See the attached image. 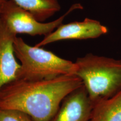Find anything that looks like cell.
I'll use <instances>...</instances> for the list:
<instances>
[{
  "mask_svg": "<svg viewBox=\"0 0 121 121\" xmlns=\"http://www.w3.org/2000/svg\"><path fill=\"white\" fill-rule=\"evenodd\" d=\"M75 63V75L82 80L93 103L121 91V60L87 53Z\"/></svg>",
  "mask_w": 121,
  "mask_h": 121,
  "instance_id": "7a4b0ae2",
  "label": "cell"
},
{
  "mask_svg": "<svg viewBox=\"0 0 121 121\" xmlns=\"http://www.w3.org/2000/svg\"><path fill=\"white\" fill-rule=\"evenodd\" d=\"M89 121H121V91L112 98L93 103Z\"/></svg>",
  "mask_w": 121,
  "mask_h": 121,
  "instance_id": "ba28073f",
  "label": "cell"
},
{
  "mask_svg": "<svg viewBox=\"0 0 121 121\" xmlns=\"http://www.w3.org/2000/svg\"><path fill=\"white\" fill-rule=\"evenodd\" d=\"M93 103L84 85L67 95L51 121H89Z\"/></svg>",
  "mask_w": 121,
  "mask_h": 121,
  "instance_id": "8992f818",
  "label": "cell"
},
{
  "mask_svg": "<svg viewBox=\"0 0 121 121\" xmlns=\"http://www.w3.org/2000/svg\"><path fill=\"white\" fill-rule=\"evenodd\" d=\"M13 46L15 54L21 66L18 79L36 81L75 75V62L42 47L31 46L22 38L16 37Z\"/></svg>",
  "mask_w": 121,
  "mask_h": 121,
  "instance_id": "3957f363",
  "label": "cell"
},
{
  "mask_svg": "<svg viewBox=\"0 0 121 121\" xmlns=\"http://www.w3.org/2000/svg\"><path fill=\"white\" fill-rule=\"evenodd\" d=\"M7 1V0H0V4H4V2Z\"/></svg>",
  "mask_w": 121,
  "mask_h": 121,
  "instance_id": "8fae6325",
  "label": "cell"
},
{
  "mask_svg": "<svg viewBox=\"0 0 121 121\" xmlns=\"http://www.w3.org/2000/svg\"><path fill=\"white\" fill-rule=\"evenodd\" d=\"M83 86L75 75L30 81L17 79L0 92V109L16 110L33 121H51L67 95Z\"/></svg>",
  "mask_w": 121,
  "mask_h": 121,
  "instance_id": "6da1fadb",
  "label": "cell"
},
{
  "mask_svg": "<svg viewBox=\"0 0 121 121\" xmlns=\"http://www.w3.org/2000/svg\"><path fill=\"white\" fill-rule=\"evenodd\" d=\"M80 4H75L58 19L48 22H40L30 12L19 6L13 0H7L1 5L0 19L15 35L26 34L35 37L46 36L63 24L69 14L76 10H82Z\"/></svg>",
  "mask_w": 121,
  "mask_h": 121,
  "instance_id": "277c9868",
  "label": "cell"
},
{
  "mask_svg": "<svg viewBox=\"0 0 121 121\" xmlns=\"http://www.w3.org/2000/svg\"><path fill=\"white\" fill-rule=\"evenodd\" d=\"M118 1V2H119V4H120V5H121V0H117Z\"/></svg>",
  "mask_w": 121,
  "mask_h": 121,
  "instance_id": "7c38bea8",
  "label": "cell"
},
{
  "mask_svg": "<svg viewBox=\"0 0 121 121\" xmlns=\"http://www.w3.org/2000/svg\"><path fill=\"white\" fill-rule=\"evenodd\" d=\"M1 5H2V4H0V13H1Z\"/></svg>",
  "mask_w": 121,
  "mask_h": 121,
  "instance_id": "4fadbf2b",
  "label": "cell"
},
{
  "mask_svg": "<svg viewBox=\"0 0 121 121\" xmlns=\"http://www.w3.org/2000/svg\"><path fill=\"white\" fill-rule=\"evenodd\" d=\"M16 37L0 19V92L4 85L19 78L21 66L13 46Z\"/></svg>",
  "mask_w": 121,
  "mask_h": 121,
  "instance_id": "52a82bcc",
  "label": "cell"
},
{
  "mask_svg": "<svg viewBox=\"0 0 121 121\" xmlns=\"http://www.w3.org/2000/svg\"><path fill=\"white\" fill-rule=\"evenodd\" d=\"M0 121H33L28 114L16 110L0 109Z\"/></svg>",
  "mask_w": 121,
  "mask_h": 121,
  "instance_id": "30bf717a",
  "label": "cell"
},
{
  "mask_svg": "<svg viewBox=\"0 0 121 121\" xmlns=\"http://www.w3.org/2000/svg\"><path fill=\"white\" fill-rule=\"evenodd\" d=\"M108 29L96 20L85 18L81 22L61 24L52 33L44 36L35 46L42 47L60 40H86L98 38L107 34Z\"/></svg>",
  "mask_w": 121,
  "mask_h": 121,
  "instance_id": "5b68a950",
  "label": "cell"
},
{
  "mask_svg": "<svg viewBox=\"0 0 121 121\" xmlns=\"http://www.w3.org/2000/svg\"><path fill=\"white\" fill-rule=\"evenodd\" d=\"M19 6L30 12L40 22L54 16L61 9L58 0H13Z\"/></svg>",
  "mask_w": 121,
  "mask_h": 121,
  "instance_id": "9c48e42d",
  "label": "cell"
}]
</instances>
